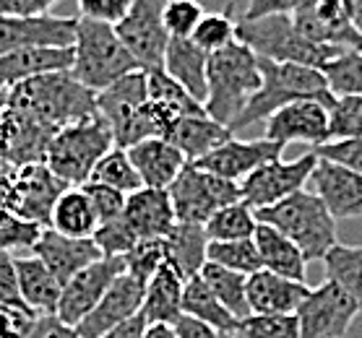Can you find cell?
<instances>
[{"mask_svg": "<svg viewBox=\"0 0 362 338\" xmlns=\"http://www.w3.org/2000/svg\"><path fill=\"white\" fill-rule=\"evenodd\" d=\"M144 330H146V318L136 315L131 320H125L123 325H117L115 330H110L105 338H144Z\"/></svg>", "mask_w": 362, "mask_h": 338, "instance_id": "55", "label": "cell"}, {"mask_svg": "<svg viewBox=\"0 0 362 338\" xmlns=\"http://www.w3.org/2000/svg\"><path fill=\"white\" fill-rule=\"evenodd\" d=\"M29 338H83L74 325H66L58 315H40Z\"/></svg>", "mask_w": 362, "mask_h": 338, "instance_id": "52", "label": "cell"}, {"mask_svg": "<svg viewBox=\"0 0 362 338\" xmlns=\"http://www.w3.org/2000/svg\"><path fill=\"white\" fill-rule=\"evenodd\" d=\"M209 237L201 224H175L165 237V263L182 281L201 276L209 263Z\"/></svg>", "mask_w": 362, "mask_h": 338, "instance_id": "28", "label": "cell"}, {"mask_svg": "<svg viewBox=\"0 0 362 338\" xmlns=\"http://www.w3.org/2000/svg\"><path fill=\"white\" fill-rule=\"evenodd\" d=\"M182 315L196 318V320L206 322L216 328L219 333H230L238 330L240 322L230 315V310L214 297V291L206 286V281L201 276L185 281V291H182Z\"/></svg>", "mask_w": 362, "mask_h": 338, "instance_id": "33", "label": "cell"}, {"mask_svg": "<svg viewBox=\"0 0 362 338\" xmlns=\"http://www.w3.org/2000/svg\"><path fill=\"white\" fill-rule=\"evenodd\" d=\"M219 338H245L243 333H240V328L238 330H230V333H222Z\"/></svg>", "mask_w": 362, "mask_h": 338, "instance_id": "60", "label": "cell"}, {"mask_svg": "<svg viewBox=\"0 0 362 338\" xmlns=\"http://www.w3.org/2000/svg\"><path fill=\"white\" fill-rule=\"evenodd\" d=\"M167 0H133L128 16L115 26L117 37L141 71L162 68L170 34L165 29Z\"/></svg>", "mask_w": 362, "mask_h": 338, "instance_id": "11", "label": "cell"}, {"mask_svg": "<svg viewBox=\"0 0 362 338\" xmlns=\"http://www.w3.org/2000/svg\"><path fill=\"white\" fill-rule=\"evenodd\" d=\"M193 42L204 52H219L238 42V21L232 16V6L224 11H206L201 24L193 32Z\"/></svg>", "mask_w": 362, "mask_h": 338, "instance_id": "38", "label": "cell"}, {"mask_svg": "<svg viewBox=\"0 0 362 338\" xmlns=\"http://www.w3.org/2000/svg\"><path fill=\"white\" fill-rule=\"evenodd\" d=\"M148 78L146 71H133L97 94V112L112 128L117 149H131L146 138H157L148 120Z\"/></svg>", "mask_w": 362, "mask_h": 338, "instance_id": "8", "label": "cell"}, {"mask_svg": "<svg viewBox=\"0 0 362 338\" xmlns=\"http://www.w3.org/2000/svg\"><path fill=\"white\" fill-rule=\"evenodd\" d=\"M261 60V89L255 91L247 99L245 109L238 115V120L230 125V133L235 135L238 131L247 128V125L258 123V120H269L274 112H279L281 107H287L292 102L300 99H318L331 104L334 94L329 91L326 76L318 68L308 66H295V63H272V60Z\"/></svg>", "mask_w": 362, "mask_h": 338, "instance_id": "2", "label": "cell"}, {"mask_svg": "<svg viewBox=\"0 0 362 338\" xmlns=\"http://www.w3.org/2000/svg\"><path fill=\"white\" fill-rule=\"evenodd\" d=\"M42 234V227L26 222L21 216L11 214L0 208V255L18 253V250H32Z\"/></svg>", "mask_w": 362, "mask_h": 338, "instance_id": "43", "label": "cell"}, {"mask_svg": "<svg viewBox=\"0 0 362 338\" xmlns=\"http://www.w3.org/2000/svg\"><path fill=\"white\" fill-rule=\"evenodd\" d=\"M360 52H362V44H360Z\"/></svg>", "mask_w": 362, "mask_h": 338, "instance_id": "61", "label": "cell"}, {"mask_svg": "<svg viewBox=\"0 0 362 338\" xmlns=\"http://www.w3.org/2000/svg\"><path fill=\"white\" fill-rule=\"evenodd\" d=\"M6 99H8V89H0V117H3V107H6Z\"/></svg>", "mask_w": 362, "mask_h": 338, "instance_id": "59", "label": "cell"}, {"mask_svg": "<svg viewBox=\"0 0 362 338\" xmlns=\"http://www.w3.org/2000/svg\"><path fill=\"white\" fill-rule=\"evenodd\" d=\"M162 71L180 83L193 99L204 104L209 97V52L201 50L196 42L170 40Z\"/></svg>", "mask_w": 362, "mask_h": 338, "instance_id": "26", "label": "cell"}, {"mask_svg": "<svg viewBox=\"0 0 362 338\" xmlns=\"http://www.w3.org/2000/svg\"><path fill=\"white\" fill-rule=\"evenodd\" d=\"M66 190L68 185L47 164L16 167L8 200H6V211L37 224L42 229H49L52 208Z\"/></svg>", "mask_w": 362, "mask_h": 338, "instance_id": "13", "label": "cell"}, {"mask_svg": "<svg viewBox=\"0 0 362 338\" xmlns=\"http://www.w3.org/2000/svg\"><path fill=\"white\" fill-rule=\"evenodd\" d=\"M81 188H83V193L89 195L91 206H94L99 227H105V224L120 219V214H123V208H125V200H128L125 193L110 188V185H102V182H86Z\"/></svg>", "mask_w": 362, "mask_h": 338, "instance_id": "47", "label": "cell"}, {"mask_svg": "<svg viewBox=\"0 0 362 338\" xmlns=\"http://www.w3.org/2000/svg\"><path fill=\"white\" fill-rule=\"evenodd\" d=\"M238 42L250 47L258 58L272 60V63H295V66L318 68V71H323L331 60H337L344 52L341 47L315 44L308 37H303L287 13L240 18Z\"/></svg>", "mask_w": 362, "mask_h": 338, "instance_id": "5", "label": "cell"}, {"mask_svg": "<svg viewBox=\"0 0 362 338\" xmlns=\"http://www.w3.org/2000/svg\"><path fill=\"white\" fill-rule=\"evenodd\" d=\"M13 172H16V167L0 159V208H6V200H8V193H11V182H13Z\"/></svg>", "mask_w": 362, "mask_h": 338, "instance_id": "56", "label": "cell"}, {"mask_svg": "<svg viewBox=\"0 0 362 338\" xmlns=\"http://www.w3.org/2000/svg\"><path fill=\"white\" fill-rule=\"evenodd\" d=\"M182 291H185V281L165 263L146 284L141 315L146 318V322L175 325L182 318Z\"/></svg>", "mask_w": 362, "mask_h": 338, "instance_id": "31", "label": "cell"}, {"mask_svg": "<svg viewBox=\"0 0 362 338\" xmlns=\"http://www.w3.org/2000/svg\"><path fill=\"white\" fill-rule=\"evenodd\" d=\"M117 222L125 229V234L133 239V245H139L146 239H165L177 224V219H175L173 200L167 190L141 188L139 193L128 195Z\"/></svg>", "mask_w": 362, "mask_h": 338, "instance_id": "20", "label": "cell"}, {"mask_svg": "<svg viewBox=\"0 0 362 338\" xmlns=\"http://www.w3.org/2000/svg\"><path fill=\"white\" fill-rule=\"evenodd\" d=\"M74 66V47H29L0 58V89L47 73H63Z\"/></svg>", "mask_w": 362, "mask_h": 338, "instance_id": "25", "label": "cell"}, {"mask_svg": "<svg viewBox=\"0 0 362 338\" xmlns=\"http://www.w3.org/2000/svg\"><path fill=\"white\" fill-rule=\"evenodd\" d=\"M315 154L326 162L341 164L352 172L362 174V138H349V140H329L318 149H313Z\"/></svg>", "mask_w": 362, "mask_h": 338, "instance_id": "49", "label": "cell"}, {"mask_svg": "<svg viewBox=\"0 0 362 338\" xmlns=\"http://www.w3.org/2000/svg\"><path fill=\"white\" fill-rule=\"evenodd\" d=\"M253 245L258 250V258H261V265L264 271H272L276 276H284V279L292 281H303L305 284V273H308V260L305 255L297 250V245H292L281 231H276L269 224L258 222V229L253 234Z\"/></svg>", "mask_w": 362, "mask_h": 338, "instance_id": "30", "label": "cell"}, {"mask_svg": "<svg viewBox=\"0 0 362 338\" xmlns=\"http://www.w3.org/2000/svg\"><path fill=\"white\" fill-rule=\"evenodd\" d=\"M0 305H24L18 291L16 258L6 253L0 255Z\"/></svg>", "mask_w": 362, "mask_h": 338, "instance_id": "50", "label": "cell"}, {"mask_svg": "<svg viewBox=\"0 0 362 338\" xmlns=\"http://www.w3.org/2000/svg\"><path fill=\"white\" fill-rule=\"evenodd\" d=\"M292 21L303 37L315 44L341 47V50H360L362 37L352 26L341 0H313L310 6L292 13Z\"/></svg>", "mask_w": 362, "mask_h": 338, "instance_id": "18", "label": "cell"}, {"mask_svg": "<svg viewBox=\"0 0 362 338\" xmlns=\"http://www.w3.org/2000/svg\"><path fill=\"white\" fill-rule=\"evenodd\" d=\"M206 258H209V263L222 265V268L240 273V276H253V273H258L264 268L253 239H240V242H209V255Z\"/></svg>", "mask_w": 362, "mask_h": 338, "instance_id": "39", "label": "cell"}, {"mask_svg": "<svg viewBox=\"0 0 362 338\" xmlns=\"http://www.w3.org/2000/svg\"><path fill=\"white\" fill-rule=\"evenodd\" d=\"M167 193L173 200L177 224H201V227H206L216 211L243 200V190L238 182L222 180L193 164H185Z\"/></svg>", "mask_w": 362, "mask_h": 338, "instance_id": "9", "label": "cell"}, {"mask_svg": "<svg viewBox=\"0 0 362 338\" xmlns=\"http://www.w3.org/2000/svg\"><path fill=\"white\" fill-rule=\"evenodd\" d=\"M144 338H177L175 325H165V322H146Z\"/></svg>", "mask_w": 362, "mask_h": 338, "instance_id": "57", "label": "cell"}, {"mask_svg": "<svg viewBox=\"0 0 362 338\" xmlns=\"http://www.w3.org/2000/svg\"><path fill=\"white\" fill-rule=\"evenodd\" d=\"M125 273V260L123 258H102L99 263L89 265L86 271L68 281L63 286L58 302V318L66 325H78L94 307L102 302V297L107 294V289L117 281V276Z\"/></svg>", "mask_w": 362, "mask_h": 338, "instance_id": "16", "label": "cell"}, {"mask_svg": "<svg viewBox=\"0 0 362 338\" xmlns=\"http://www.w3.org/2000/svg\"><path fill=\"white\" fill-rule=\"evenodd\" d=\"M323 76L334 97H362V52L344 50L323 68Z\"/></svg>", "mask_w": 362, "mask_h": 338, "instance_id": "40", "label": "cell"}, {"mask_svg": "<svg viewBox=\"0 0 362 338\" xmlns=\"http://www.w3.org/2000/svg\"><path fill=\"white\" fill-rule=\"evenodd\" d=\"M78 18L52 16H3L0 13V58L29 47H74Z\"/></svg>", "mask_w": 362, "mask_h": 338, "instance_id": "14", "label": "cell"}, {"mask_svg": "<svg viewBox=\"0 0 362 338\" xmlns=\"http://www.w3.org/2000/svg\"><path fill=\"white\" fill-rule=\"evenodd\" d=\"M16 273H18V291L21 302L37 315H55L58 302L63 294L60 284L49 268L34 255H18L16 258Z\"/></svg>", "mask_w": 362, "mask_h": 338, "instance_id": "29", "label": "cell"}, {"mask_svg": "<svg viewBox=\"0 0 362 338\" xmlns=\"http://www.w3.org/2000/svg\"><path fill=\"white\" fill-rule=\"evenodd\" d=\"M125 273H131L133 279H139L144 286L154 279V273L165 265V239H146L139 242L136 248L123 255Z\"/></svg>", "mask_w": 362, "mask_h": 338, "instance_id": "44", "label": "cell"}, {"mask_svg": "<svg viewBox=\"0 0 362 338\" xmlns=\"http://www.w3.org/2000/svg\"><path fill=\"white\" fill-rule=\"evenodd\" d=\"M110 149H115V135L107 120L99 115L83 117L55 133L45 164L66 182L68 188H81L91 180L94 167Z\"/></svg>", "mask_w": 362, "mask_h": 338, "instance_id": "7", "label": "cell"}, {"mask_svg": "<svg viewBox=\"0 0 362 338\" xmlns=\"http://www.w3.org/2000/svg\"><path fill=\"white\" fill-rule=\"evenodd\" d=\"M89 182L110 185V188L120 190V193H125V195L139 193V190L144 188V182H141L139 172H136V167H133L131 157H128V151L117 149V146L115 149H110L105 157L99 159V164L94 167Z\"/></svg>", "mask_w": 362, "mask_h": 338, "instance_id": "37", "label": "cell"}, {"mask_svg": "<svg viewBox=\"0 0 362 338\" xmlns=\"http://www.w3.org/2000/svg\"><path fill=\"white\" fill-rule=\"evenodd\" d=\"M346 8V16L352 21V26L357 29V34L362 37V0H341Z\"/></svg>", "mask_w": 362, "mask_h": 338, "instance_id": "58", "label": "cell"}, {"mask_svg": "<svg viewBox=\"0 0 362 338\" xmlns=\"http://www.w3.org/2000/svg\"><path fill=\"white\" fill-rule=\"evenodd\" d=\"M49 229L71 239H94L99 229V219L94 214L89 195L83 188H68L52 208Z\"/></svg>", "mask_w": 362, "mask_h": 338, "instance_id": "32", "label": "cell"}, {"mask_svg": "<svg viewBox=\"0 0 362 338\" xmlns=\"http://www.w3.org/2000/svg\"><path fill=\"white\" fill-rule=\"evenodd\" d=\"M308 294H310V286H305L303 281L284 279L264 268L247 276L250 315H295Z\"/></svg>", "mask_w": 362, "mask_h": 338, "instance_id": "23", "label": "cell"}, {"mask_svg": "<svg viewBox=\"0 0 362 338\" xmlns=\"http://www.w3.org/2000/svg\"><path fill=\"white\" fill-rule=\"evenodd\" d=\"M360 313L352 294L337 281L326 279L321 286L310 289L295 313L300 320V338H344Z\"/></svg>", "mask_w": 362, "mask_h": 338, "instance_id": "10", "label": "cell"}, {"mask_svg": "<svg viewBox=\"0 0 362 338\" xmlns=\"http://www.w3.org/2000/svg\"><path fill=\"white\" fill-rule=\"evenodd\" d=\"M175 333H177V338H219L222 336L216 328L196 320V318H188V315H182L180 320L175 322Z\"/></svg>", "mask_w": 362, "mask_h": 338, "instance_id": "54", "label": "cell"}, {"mask_svg": "<svg viewBox=\"0 0 362 338\" xmlns=\"http://www.w3.org/2000/svg\"><path fill=\"white\" fill-rule=\"evenodd\" d=\"M281 151H284V146H281V143H274V140H266V138L240 140L232 135V138L227 140V143H222L216 151H211V154H206L204 159L193 162V167L240 185V182L245 180V177H250L255 169H261V167L269 164V162L281 159Z\"/></svg>", "mask_w": 362, "mask_h": 338, "instance_id": "17", "label": "cell"}, {"mask_svg": "<svg viewBox=\"0 0 362 338\" xmlns=\"http://www.w3.org/2000/svg\"><path fill=\"white\" fill-rule=\"evenodd\" d=\"M209 242H240V239H253L258 229V216L245 200L232 203V206L216 211L209 224L204 227Z\"/></svg>", "mask_w": 362, "mask_h": 338, "instance_id": "35", "label": "cell"}, {"mask_svg": "<svg viewBox=\"0 0 362 338\" xmlns=\"http://www.w3.org/2000/svg\"><path fill=\"white\" fill-rule=\"evenodd\" d=\"M326 279L349 291L362 310V245H337L323 258Z\"/></svg>", "mask_w": 362, "mask_h": 338, "instance_id": "36", "label": "cell"}, {"mask_svg": "<svg viewBox=\"0 0 362 338\" xmlns=\"http://www.w3.org/2000/svg\"><path fill=\"white\" fill-rule=\"evenodd\" d=\"M310 182L315 185V195L326 203L331 216L337 222H346V219H362V174L352 172L341 164L326 162L318 157V167H315Z\"/></svg>", "mask_w": 362, "mask_h": 338, "instance_id": "22", "label": "cell"}, {"mask_svg": "<svg viewBox=\"0 0 362 338\" xmlns=\"http://www.w3.org/2000/svg\"><path fill=\"white\" fill-rule=\"evenodd\" d=\"M32 255L40 258L63 286L74 276L105 258L94 239H71L58 234L55 229H42L37 245L32 248Z\"/></svg>", "mask_w": 362, "mask_h": 338, "instance_id": "21", "label": "cell"}, {"mask_svg": "<svg viewBox=\"0 0 362 338\" xmlns=\"http://www.w3.org/2000/svg\"><path fill=\"white\" fill-rule=\"evenodd\" d=\"M76 6H78V13H81L78 18L117 26L128 16L133 0H76Z\"/></svg>", "mask_w": 362, "mask_h": 338, "instance_id": "48", "label": "cell"}, {"mask_svg": "<svg viewBox=\"0 0 362 338\" xmlns=\"http://www.w3.org/2000/svg\"><path fill=\"white\" fill-rule=\"evenodd\" d=\"M315 167H318V154L315 151H308V154L292 159V162H281V159L269 162V164L255 169L250 177L240 182L243 200L253 211L274 206V203H279V200L305 190V185L313 177Z\"/></svg>", "mask_w": 362, "mask_h": 338, "instance_id": "12", "label": "cell"}, {"mask_svg": "<svg viewBox=\"0 0 362 338\" xmlns=\"http://www.w3.org/2000/svg\"><path fill=\"white\" fill-rule=\"evenodd\" d=\"M144 294H146V286L139 279H133L131 273L117 276V281L107 289L102 302L76 325V330L83 338H105L110 330H115L125 320L141 315Z\"/></svg>", "mask_w": 362, "mask_h": 338, "instance_id": "19", "label": "cell"}, {"mask_svg": "<svg viewBox=\"0 0 362 338\" xmlns=\"http://www.w3.org/2000/svg\"><path fill=\"white\" fill-rule=\"evenodd\" d=\"M58 0H0L3 16H42L49 13V6Z\"/></svg>", "mask_w": 362, "mask_h": 338, "instance_id": "53", "label": "cell"}, {"mask_svg": "<svg viewBox=\"0 0 362 338\" xmlns=\"http://www.w3.org/2000/svg\"><path fill=\"white\" fill-rule=\"evenodd\" d=\"M230 138V128L219 125L209 115H182L173 125V131L167 133V140L180 151L188 164H193L198 159H204L206 154L216 151Z\"/></svg>", "mask_w": 362, "mask_h": 338, "instance_id": "27", "label": "cell"}, {"mask_svg": "<svg viewBox=\"0 0 362 338\" xmlns=\"http://www.w3.org/2000/svg\"><path fill=\"white\" fill-rule=\"evenodd\" d=\"M245 338H300L297 315H250L240 322Z\"/></svg>", "mask_w": 362, "mask_h": 338, "instance_id": "46", "label": "cell"}, {"mask_svg": "<svg viewBox=\"0 0 362 338\" xmlns=\"http://www.w3.org/2000/svg\"><path fill=\"white\" fill-rule=\"evenodd\" d=\"M6 104L29 115L52 133L63 131L76 120L97 115V94L76 81L71 71L37 76L11 86Z\"/></svg>", "mask_w": 362, "mask_h": 338, "instance_id": "1", "label": "cell"}, {"mask_svg": "<svg viewBox=\"0 0 362 338\" xmlns=\"http://www.w3.org/2000/svg\"><path fill=\"white\" fill-rule=\"evenodd\" d=\"M255 216L261 224L274 227L292 245H297V250L303 253L308 263L323 260L339 245V222L331 216L326 203L310 190H300V193L274 203V206L261 208V211H255Z\"/></svg>", "mask_w": 362, "mask_h": 338, "instance_id": "4", "label": "cell"}, {"mask_svg": "<svg viewBox=\"0 0 362 338\" xmlns=\"http://www.w3.org/2000/svg\"><path fill=\"white\" fill-rule=\"evenodd\" d=\"M331 140L362 138V97H334L329 107Z\"/></svg>", "mask_w": 362, "mask_h": 338, "instance_id": "42", "label": "cell"}, {"mask_svg": "<svg viewBox=\"0 0 362 338\" xmlns=\"http://www.w3.org/2000/svg\"><path fill=\"white\" fill-rule=\"evenodd\" d=\"M133 71H141V68L131 52L125 50L115 26L78 18L74 42V66H71V76L76 81L99 94Z\"/></svg>", "mask_w": 362, "mask_h": 338, "instance_id": "6", "label": "cell"}, {"mask_svg": "<svg viewBox=\"0 0 362 338\" xmlns=\"http://www.w3.org/2000/svg\"><path fill=\"white\" fill-rule=\"evenodd\" d=\"M329 107L326 102L318 99H300L292 102L279 112H274L266 120L264 138L274 143H308V146H323L331 140L329 131Z\"/></svg>", "mask_w": 362, "mask_h": 338, "instance_id": "15", "label": "cell"}, {"mask_svg": "<svg viewBox=\"0 0 362 338\" xmlns=\"http://www.w3.org/2000/svg\"><path fill=\"white\" fill-rule=\"evenodd\" d=\"M261 60L243 42L209 55V97L204 102L206 115L230 128L245 109L247 99L261 89Z\"/></svg>", "mask_w": 362, "mask_h": 338, "instance_id": "3", "label": "cell"}, {"mask_svg": "<svg viewBox=\"0 0 362 338\" xmlns=\"http://www.w3.org/2000/svg\"><path fill=\"white\" fill-rule=\"evenodd\" d=\"M201 279L206 281V286L214 291V297L222 302L230 315L238 322L250 318V305H247V276H240L235 271H227L222 265L206 263L201 271Z\"/></svg>", "mask_w": 362, "mask_h": 338, "instance_id": "34", "label": "cell"}, {"mask_svg": "<svg viewBox=\"0 0 362 338\" xmlns=\"http://www.w3.org/2000/svg\"><path fill=\"white\" fill-rule=\"evenodd\" d=\"M206 8L198 0H167L165 29L170 40H193L196 26L201 24Z\"/></svg>", "mask_w": 362, "mask_h": 338, "instance_id": "45", "label": "cell"}, {"mask_svg": "<svg viewBox=\"0 0 362 338\" xmlns=\"http://www.w3.org/2000/svg\"><path fill=\"white\" fill-rule=\"evenodd\" d=\"M146 78H148V99L167 102V104L180 109L182 115H206L204 104L193 99L188 91L182 89L177 81H173L162 68L146 71Z\"/></svg>", "mask_w": 362, "mask_h": 338, "instance_id": "41", "label": "cell"}, {"mask_svg": "<svg viewBox=\"0 0 362 338\" xmlns=\"http://www.w3.org/2000/svg\"><path fill=\"white\" fill-rule=\"evenodd\" d=\"M313 0H250L245 8V16L243 18H261V16H272V13H297L300 8L310 6Z\"/></svg>", "mask_w": 362, "mask_h": 338, "instance_id": "51", "label": "cell"}, {"mask_svg": "<svg viewBox=\"0 0 362 338\" xmlns=\"http://www.w3.org/2000/svg\"><path fill=\"white\" fill-rule=\"evenodd\" d=\"M125 151L144 182V188L170 190V185L177 180V174L188 164L185 157L167 138H146Z\"/></svg>", "mask_w": 362, "mask_h": 338, "instance_id": "24", "label": "cell"}]
</instances>
